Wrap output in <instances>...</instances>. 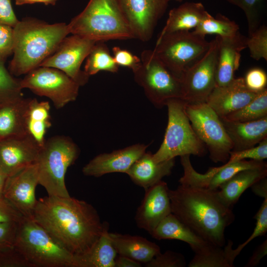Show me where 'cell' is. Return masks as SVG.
<instances>
[{
	"mask_svg": "<svg viewBox=\"0 0 267 267\" xmlns=\"http://www.w3.org/2000/svg\"><path fill=\"white\" fill-rule=\"evenodd\" d=\"M32 219L74 255L87 252L107 225L93 206L71 196L40 198Z\"/></svg>",
	"mask_w": 267,
	"mask_h": 267,
	"instance_id": "6da1fadb",
	"label": "cell"
},
{
	"mask_svg": "<svg viewBox=\"0 0 267 267\" xmlns=\"http://www.w3.org/2000/svg\"><path fill=\"white\" fill-rule=\"evenodd\" d=\"M171 211L178 219L208 242L225 244V231L234 221L232 209L219 198L217 190L180 184L169 190Z\"/></svg>",
	"mask_w": 267,
	"mask_h": 267,
	"instance_id": "7a4b0ae2",
	"label": "cell"
},
{
	"mask_svg": "<svg viewBox=\"0 0 267 267\" xmlns=\"http://www.w3.org/2000/svg\"><path fill=\"white\" fill-rule=\"evenodd\" d=\"M13 57L8 71L19 76L40 67L70 33L68 24H52L34 18L19 21L13 27Z\"/></svg>",
	"mask_w": 267,
	"mask_h": 267,
	"instance_id": "3957f363",
	"label": "cell"
},
{
	"mask_svg": "<svg viewBox=\"0 0 267 267\" xmlns=\"http://www.w3.org/2000/svg\"><path fill=\"white\" fill-rule=\"evenodd\" d=\"M68 26L70 34L96 42L134 38L118 0H89Z\"/></svg>",
	"mask_w": 267,
	"mask_h": 267,
	"instance_id": "277c9868",
	"label": "cell"
},
{
	"mask_svg": "<svg viewBox=\"0 0 267 267\" xmlns=\"http://www.w3.org/2000/svg\"><path fill=\"white\" fill-rule=\"evenodd\" d=\"M13 246L32 267H75L74 255L32 219L19 223Z\"/></svg>",
	"mask_w": 267,
	"mask_h": 267,
	"instance_id": "5b68a950",
	"label": "cell"
},
{
	"mask_svg": "<svg viewBox=\"0 0 267 267\" xmlns=\"http://www.w3.org/2000/svg\"><path fill=\"white\" fill-rule=\"evenodd\" d=\"M79 154L78 146L69 137L56 135L45 141L36 163L39 183L45 188L48 195L70 196L65 184V175Z\"/></svg>",
	"mask_w": 267,
	"mask_h": 267,
	"instance_id": "8992f818",
	"label": "cell"
},
{
	"mask_svg": "<svg viewBox=\"0 0 267 267\" xmlns=\"http://www.w3.org/2000/svg\"><path fill=\"white\" fill-rule=\"evenodd\" d=\"M186 102L180 98L168 101V120L163 142L153 154L156 162L175 159L177 156H203L207 149L196 134L185 112Z\"/></svg>",
	"mask_w": 267,
	"mask_h": 267,
	"instance_id": "52a82bcc",
	"label": "cell"
},
{
	"mask_svg": "<svg viewBox=\"0 0 267 267\" xmlns=\"http://www.w3.org/2000/svg\"><path fill=\"white\" fill-rule=\"evenodd\" d=\"M140 58V65L133 71L134 79L155 106L162 108L171 99H182L180 79L165 66L153 50H143Z\"/></svg>",
	"mask_w": 267,
	"mask_h": 267,
	"instance_id": "ba28073f",
	"label": "cell"
},
{
	"mask_svg": "<svg viewBox=\"0 0 267 267\" xmlns=\"http://www.w3.org/2000/svg\"><path fill=\"white\" fill-rule=\"evenodd\" d=\"M210 42L190 31H178L159 37L153 50L178 78L206 52Z\"/></svg>",
	"mask_w": 267,
	"mask_h": 267,
	"instance_id": "9c48e42d",
	"label": "cell"
},
{
	"mask_svg": "<svg viewBox=\"0 0 267 267\" xmlns=\"http://www.w3.org/2000/svg\"><path fill=\"white\" fill-rule=\"evenodd\" d=\"M185 112L196 134L215 163H225L232 151V142L217 113L206 103H187Z\"/></svg>",
	"mask_w": 267,
	"mask_h": 267,
	"instance_id": "30bf717a",
	"label": "cell"
},
{
	"mask_svg": "<svg viewBox=\"0 0 267 267\" xmlns=\"http://www.w3.org/2000/svg\"><path fill=\"white\" fill-rule=\"evenodd\" d=\"M23 89L27 88L40 96L49 98L56 109L75 101L80 86L65 73L57 69L40 66L31 71L20 81Z\"/></svg>",
	"mask_w": 267,
	"mask_h": 267,
	"instance_id": "8fae6325",
	"label": "cell"
},
{
	"mask_svg": "<svg viewBox=\"0 0 267 267\" xmlns=\"http://www.w3.org/2000/svg\"><path fill=\"white\" fill-rule=\"evenodd\" d=\"M218 38L210 42L206 52L180 78L182 99L187 103L206 102L216 86Z\"/></svg>",
	"mask_w": 267,
	"mask_h": 267,
	"instance_id": "7c38bea8",
	"label": "cell"
},
{
	"mask_svg": "<svg viewBox=\"0 0 267 267\" xmlns=\"http://www.w3.org/2000/svg\"><path fill=\"white\" fill-rule=\"evenodd\" d=\"M96 42L77 35L66 37L40 66L61 70L80 87L83 86L88 82L89 76L81 69V66Z\"/></svg>",
	"mask_w": 267,
	"mask_h": 267,
	"instance_id": "4fadbf2b",
	"label": "cell"
},
{
	"mask_svg": "<svg viewBox=\"0 0 267 267\" xmlns=\"http://www.w3.org/2000/svg\"><path fill=\"white\" fill-rule=\"evenodd\" d=\"M180 163L183 175L179 179L180 184L210 190H217L222 184L241 171L267 166L264 161L228 160L221 166L210 168L206 173L201 174L193 167L190 155L180 156Z\"/></svg>",
	"mask_w": 267,
	"mask_h": 267,
	"instance_id": "5bb4252c",
	"label": "cell"
},
{
	"mask_svg": "<svg viewBox=\"0 0 267 267\" xmlns=\"http://www.w3.org/2000/svg\"><path fill=\"white\" fill-rule=\"evenodd\" d=\"M123 14L134 36L149 41L159 19L165 13L168 0H118Z\"/></svg>",
	"mask_w": 267,
	"mask_h": 267,
	"instance_id": "9a60e30c",
	"label": "cell"
},
{
	"mask_svg": "<svg viewBox=\"0 0 267 267\" xmlns=\"http://www.w3.org/2000/svg\"><path fill=\"white\" fill-rule=\"evenodd\" d=\"M38 184V168L35 163L7 177L3 197L24 217L32 219L38 200L35 191Z\"/></svg>",
	"mask_w": 267,
	"mask_h": 267,
	"instance_id": "2e32d148",
	"label": "cell"
},
{
	"mask_svg": "<svg viewBox=\"0 0 267 267\" xmlns=\"http://www.w3.org/2000/svg\"><path fill=\"white\" fill-rule=\"evenodd\" d=\"M169 190L167 183L162 180L145 190L134 218L139 228L151 234L158 224L172 213Z\"/></svg>",
	"mask_w": 267,
	"mask_h": 267,
	"instance_id": "e0dca14e",
	"label": "cell"
},
{
	"mask_svg": "<svg viewBox=\"0 0 267 267\" xmlns=\"http://www.w3.org/2000/svg\"><path fill=\"white\" fill-rule=\"evenodd\" d=\"M28 134L0 139V166L7 177L36 163L41 148Z\"/></svg>",
	"mask_w": 267,
	"mask_h": 267,
	"instance_id": "ac0fdd59",
	"label": "cell"
},
{
	"mask_svg": "<svg viewBox=\"0 0 267 267\" xmlns=\"http://www.w3.org/2000/svg\"><path fill=\"white\" fill-rule=\"evenodd\" d=\"M147 145L136 144L108 153L99 154L82 169L84 175L100 177L112 173H126L145 152Z\"/></svg>",
	"mask_w": 267,
	"mask_h": 267,
	"instance_id": "d6986e66",
	"label": "cell"
},
{
	"mask_svg": "<svg viewBox=\"0 0 267 267\" xmlns=\"http://www.w3.org/2000/svg\"><path fill=\"white\" fill-rule=\"evenodd\" d=\"M259 92L248 89L243 77L234 78L226 85L216 86L206 103L220 117H224L245 106Z\"/></svg>",
	"mask_w": 267,
	"mask_h": 267,
	"instance_id": "ffe728a7",
	"label": "cell"
},
{
	"mask_svg": "<svg viewBox=\"0 0 267 267\" xmlns=\"http://www.w3.org/2000/svg\"><path fill=\"white\" fill-rule=\"evenodd\" d=\"M218 38L216 86H223L235 78V72L238 70L240 65L241 52L247 48L248 37L238 32L232 36H218Z\"/></svg>",
	"mask_w": 267,
	"mask_h": 267,
	"instance_id": "44dd1931",
	"label": "cell"
},
{
	"mask_svg": "<svg viewBox=\"0 0 267 267\" xmlns=\"http://www.w3.org/2000/svg\"><path fill=\"white\" fill-rule=\"evenodd\" d=\"M220 118L232 142L231 151L250 148L267 138V117L249 122H236Z\"/></svg>",
	"mask_w": 267,
	"mask_h": 267,
	"instance_id": "7402d4cb",
	"label": "cell"
},
{
	"mask_svg": "<svg viewBox=\"0 0 267 267\" xmlns=\"http://www.w3.org/2000/svg\"><path fill=\"white\" fill-rule=\"evenodd\" d=\"M175 159L155 162L151 152H145L127 172L131 180L137 185L147 189L170 175L175 166Z\"/></svg>",
	"mask_w": 267,
	"mask_h": 267,
	"instance_id": "603a6c76",
	"label": "cell"
},
{
	"mask_svg": "<svg viewBox=\"0 0 267 267\" xmlns=\"http://www.w3.org/2000/svg\"><path fill=\"white\" fill-rule=\"evenodd\" d=\"M158 239H176L187 243L194 253L202 251L212 244L195 233L171 213L165 218L150 234Z\"/></svg>",
	"mask_w": 267,
	"mask_h": 267,
	"instance_id": "cb8c5ba5",
	"label": "cell"
},
{
	"mask_svg": "<svg viewBox=\"0 0 267 267\" xmlns=\"http://www.w3.org/2000/svg\"><path fill=\"white\" fill-rule=\"evenodd\" d=\"M113 246L119 255L146 264L161 252L160 247L143 237L109 232Z\"/></svg>",
	"mask_w": 267,
	"mask_h": 267,
	"instance_id": "d4e9b609",
	"label": "cell"
},
{
	"mask_svg": "<svg viewBox=\"0 0 267 267\" xmlns=\"http://www.w3.org/2000/svg\"><path fill=\"white\" fill-rule=\"evenodd\" d=\"M267 176V166L241 171L222 184L217 194L223 203L232 209L247 189Z\"/></svg>",
	"mask_w": 267,
	"mask_h": 267,
	"instance_id": "484cf974",
	"label": "cell"
},
{
	"mask_svg": "<svg viewBox=\"0 0 267 267\" xmlns=\"http://www.w3.org/2000/svg\"><path fill=\"white\" fill-rule=\"evenodd\" d=\"M206 11L201 2H186L172 9L159 37L171 33L194 29Z\"/></svg>",
	"mask_w": 267,
	"mask_h": 267,
	"instance_id": "4316f807",
	"label": "cell"
},
{
	"mask_svg": "<svg viewBox=\"0 0 267 267\" xmlns=\"http://www.w3.org/2000/svg\"><path fill=\"white\" fill-rule=\"evenodd\" d=\"M107 225L96 242L86 253L74 255L75 267H115L117 252Z\"/></svg>",
	"mask_w": 267,
	"mask_h": 267,
	"instance_id": "83f0119b",
	"label": "cell"
},
{
	"mask_svg": "<svg viewBox=\"0 0 267 267\" xmlns=\"http://www.w3.org/2000/svg\"><path fill=\"white\" fill-rule=\"evenodd\" d=\"M28 99L2 103L0 106V139L27 134L25 115Z\"/></svg>",
	"mask_w": 267,
	"mask_h": 267,
	"instance_id": "f1b7e54d",
	"label": "cell"
},
{
	"mask_svg": "<svg viewBox=\"0 0 267 267\" xmlns=\"http://www.w3.org/2000/svg\"><path fill=\"white\" fill-rule=\"evenodd\" d=\"M50 106L48 101L28 99L25 125L27 134L42 147L45 141L47 130L51 127Z\"/></svg>",
	"mask_w": 267,
	"mask_h": 267,
	"instance_id": "f546056e",
	"label": "cell"
},
{
	"mask_svg": "<svg viewBox=\"0 0 267 267\" xmlns=\"http://www.w3.org/2000/svg\"><path fill=\"white\" fill-rule=\"evenodd\" d=\"M233 242L228 240L223 246L210 245L204 250L194 253L188 267H233L235 257L232 252Z\"/></svg>",
	"mask_w": 267,
	"mask_h": 267,
	"instance_id": "4dcf8cb0",
	"label": "cell"
},
{
	"mask_svg": "<svg viewBox=\"0 0 267 267\" xmlns=\"http://www.w3.org/2000/svg\"><path fill=\"white\" fill-rule=\"evenodd\" d=\"M238 25L225 16L218 14L212 16L207 11L198 25L192 31L205 38L208 35H217L221 37L232 36L239 32Z\"/></svg>",
	"mask_w": 267,
	"mask_h": 267,
	"instance_id": "1f68e13d",
	"label": "cell"
},
{
	"mask_svg": "<svg viewBox=\"0 0 267 267\" xmlns=\"http://www.w3.org/2000/svg\"><path fill=\"white\" fill-rule=\"evenodd\" d=\"M119 67L104 42L99 41L95 43L87 56L84 71L90 76L100 71L116 73Z\"/></svg>",
	"mask_w": 267,
	"mask_h": 267,
	"instance_id": "d6a6232c",
	"label": "cell"
},
{
	"mask_svg": "<svg viewBox=\"0 0 267 267\" xmlns=\"http://www.w3.org/2000/svg\"><path fill=\"white\" fill-rule=\"evenodd\" d=\"M267 117V89L260 91L245 106L224 118L236 122H249Z\"/></svg>",
	"mask_w": 267,
	"mask_h": 267,
	"instance_id": "836d02e7",
	"label": "cell"
},
{
	"mask_svg": "<svg viewBox=\"0 0 267 267\" xmlns=\"http://www.w3.org/2000/svg\"><path fill=\"white\" fill-rule=\"evenodd\" d=\"M0 60V101L4 103L23 98L21 80L14 78Z\"/></svg>",
	"mask_w": 267,
	"mask_h": 267,
	"instance_id": "e575fe53",
	"label": "cell"
},
{
	"mask_svg": "<svg viewBox=\"0 0 267 267\" xmlns=\"http://www.w3.org/2000/svg\"><path fill=\"white\" fill-rule=\"evenodd\" d=\"M243 10L246 16L249 36L261 25L262 14L264 4L259 0H225Z\"/></svg>",
	"mask_w": 267,
	"mask_h": 267,
	"instance_id": "d590c367",
	"label": "cell"
},
{
	"mask_svg": "<svg viewBox=\"0 0 267 267\" xmlns=\"http://www.w3.org/2000/svg\"><path fill=\"white\" fill-rule=\"evenodd\" d=\"M247 47L252 58L256 60L264 59L267 61V27L266 25H261L249 36L247 42Z\"/></svg>",
	"mask_w": 267,
	"mask_h": 267,
	"instance_id": "8d00e7d4",
	"label": "cell"
},
{
	"mask_svg": "<svg viewBox=\"0 0 267 267\" xmlns=\"http://www.w3.org/2000/svg\"><path fill=\"white\" fill-rule=\"evenodd\" d=\"M256 223L252 234L243 243L233 249V254L236 258L242 249L255 238L266 234L267 231V198H264L260 209L254 217Z\"/></svg>",
	"mask_w": 267,
	"mask_h": 267,
	"instance_id": "74e56055",
	"label": "cell"
},
{
	"mask_svg": "<svg viewBox=\"0 0 267 267\" xmlns=\"http://www.w3.org/2000/svg\"><path fill=\"white\" fill-rule=\"evenodd\" d=\"M186 260L180 253L168 250L155 256L150 262L145 264L147 267H184Z\"/></svg>",
	"mask_w": 267,
	"mask_h": 267,
	"instance_id": "f35d334b",
	"label": "cell"
},
{
	"mask_svg": "<svg viewBox=\"0 0 267 267\" xmlns=\"http://www.w3.org/2000/svg\"><path fill=\"white\" fill-rule=\"evenodd\" d=\"M267 158V138L254 147L237 151L230 152L228 160L236 161L249 159L256 161H264Z\"/></svg>",
	"mask_w": 267,
	"mask_h": 267,
	"instance_id": "ab89813d",
	"label": "cell"
},
{
	"mask_svg": "<svg viewBox=\"0 0 267 267\" xmlns=\"http://www.w3.org/2000/svg\"><path fill=\"white\" fill-rule=\"evenodd\" d=\"M0 267H32L14 246L0 249Z\"/></svg>",
	"mask_w": 267,
	"mask_h": 267,
	"instance_id": "60d3db41",
	"label": "cell"
},
{
	"mask_svg": "<svg viewBox=\"0 0 267 267\" xmlns=\"http://www.w3.org/2000/svg\"><path fill=\"white\" fill-rule=\"evenodd\" d=\"M13 27L0 24V60L4 62L13 53Z\"/></svg>",
	"mask_w": 267,
	"mask_h": 267,
	"instance_id": "b9f144b4",
	"label": "cell"
},
{
	"mask_svg": "<svg viewBox=\"0 0 267 267\" xmlns=\"http://www.w3.org/2000/svg\"><path fill=\"white\" fill-rule=\"evenodd\" d=\"M243 78L246 86L252 91L260 92L267 88V75L262 69H251Z\"/></svg>",
	"mask_w": 267,
	"mask_h": 267,
	"instance_id": "7bdbcfd3",
	"label": "cell"
},
{
	"mask_svg": "<svg viewBox=\"0 0 267 267\" xmlns=\"http://www.w3.org/2000/svg\"><path fill=\"white\" fill-rule=\"evenodd\" d=\"M112 52L114 61L119 66L130 68L133 71L140 64V58L126 49L114 46Z\"/></svg>",
	"mask_w": 267,
	"mask_h": 267,
	"instance_id": "ee69618b",
	"label": "cell"
},
{
	"mask_svg": "<svg viewBox=\"0 0 267 267\" xmlns=\"http://www.w3.org/2000/svg\"><path fill=\"white\" fill-rule=\"evenodd\" d=\"M19 222L0 223V249L13 246Z\"/></svg>",
	"mask_w": 267,
	"mask_h": 267,
	"instance_id": "f6af8a7d",
	"label": "cell"
},
{
	"mask_svg": "<svg viewBox=\"0 0 267 267\" xmlns=\"http://www.w3.org/2000/svg\"><path fill=\"white\" fill-rule=\"evenodd\" d=\"M24 217L4 197H0V223L19 222Z\"/></svg>",
	"mask_w": 267,
	"mask_h": 267,
	"instance_id": "bcb514c9",
	"label": "cell"
},
{
	"mask_svg": "<svg viewBox=\"0 0 267 267\" xmlns=\"http://www.w3.org/2000/svg\"><path fill=\"white\" fill-rule=\"evenodd\" d=\"M19 21L13 11L11 0H0V24L14 27Z\"/></svg>",
	"mask_w": 267,
	"mask_h": 267,
	"instance_id": "7dc6e473",
	"label": "cell"
},
{
	"mask_svg": "<svg viewBox=\"0 0 267 267\" xmlns=\"http://www.w3.org/2000/svg\"><path fill=\"white\" fill-rule=\"evenodd\" d=\"M267 254V240L266 239L254 251L252 255L250 257L245 267H254L257 266L261 260Z\"/></svg>",
	"mask_w": 267,
	"mask_h": 267,
	"instance_id": "c3c4849f",
	"label": "cell"
},
{
	"mask_svg": "<svg viewBox=\"0 0 267 267\" xmlns=\"http://www.w3.org/2000/svg\"><path fill=\"white\" fill-rule=\"evenodd\" d=\"M251 190L256 195L264 198H267V178H264L258 181L251 186Z\"/></svg>",
	"mask_w": 267,
	"mask_h": 267,
	"instance_id": "681fc988",
	"label": "cell"
},
{
	"mask_svg": "<svg viewBox=\"0 0 267 267\" xmlns=\"http://www.w3.org/2000/svg\"><path fill=\"white\" fill-rule=\"evenodd\" d=\"M141 264L129 257L119 255L116 257L115 267H141Z\"/></svg>",
	"mask_w": 267,
	"mask_h": 267,
	"instance_id": "f907efd6",
	"label": "cell"
},
{
	"mask_svg": "<svg viewBox=\"0 0 267 267\" xmlns=\"http://www.w3.org/2000/svg\"><path fill=\"white\" fill-rule=\"evenodd\" d=\"M15 4L18 5L25 4H32L35 3H43L45 5H54L58 0H14Z\"/></svg>",
	"mask_w": 267,
	"mask_h": 267,
	"instance_id": "816d5d0a",
	"label": "cell"
},
{
	"mask_svg": "<svg viewBox=\"0 0 267 267\" xmlns=\"http://www.w3.org/2000/svg\"><path fill=\"white\" fill-rule=\"evenodd\" d=\"M7 176L0 166V197L3 196V190Z\"/></svg>",
	"mask_w": 267,
	"mask_h": 267,
	"instance_id": "f5cc1de1",
	"label": "cell"
},
{
	"mask_svg": "<svg viewBox=\"0 0 267 267\" xmlns=\"http://www.w3.org/2000/svg\"><path fill=\"white\" fill-rule=\"evenodd\" d=\"M266 0H259V1L264 4Z\"/></svg>",
	"mask_w": 267,
	"mask_h": 267,
	"instance_id": "db71d44e",
	"label": "cell"
},
{
	"mask_svg": "<svg viewBox=\"0 0 267 267\" xmlns=\"http://www.w3.org/2000/svg\"><path fill=\"white\" fill-rule=\"evenodd\" d=\"M169 1H170V0H168ZM176 0V1H182L183 0Z\"/></svg>",
	"mask_w": 267,
	"mask_h": 267,
	"instance_id": "11a10c76",
	"label": "cell"
},
{
	"mask_svg": "<svg viewBox=\"0 0 267 267\" xmlns=\"http://www.w3.org/2000/svg\"><path fill=\"white\" fill-rule=\"evenodd\" d=\"M1 103H2L0 101V106L1 104Z\"/></svg>",
	"mask_w": 267,
	"mask_h": 267,
	"instance_id": "9f6ffc18",
	"label": "cell"
}]
</instances>
